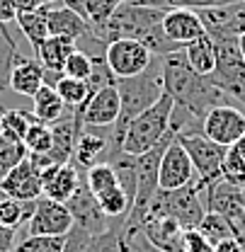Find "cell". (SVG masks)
Here are the masks:
<instances>
[{
    "instance_id": "7dc6e473",
    "label": "cell",
    "mask_w": 245,
    "mask_h": 252,
    "mask_svg": "<svg viewBox=\"0 0 245 252\" xmlns=\"http://www.w3.org/2000/svg\"><path fill=\"white\" fill-rule=\"evenodd\" d=\"M61 0H44V5H59Z\"/></svg>"
},
{
    "instance_id": "44dd1931",
    "label": "cell",
    "mask_w": 245,
    "mask_h": 252,
    "mask_svg": "<svg viewBox=\"0 0 245 252\" xmlns=\"http://www.w3.org/2000/svg\"><path fill=\"white\" fill-rule=\"evenodd\" d=\"M184 56L199 75H211L216 70V44L209 34H202L199 39L189 41L184 46Z\"/></svg>"
},
{
    "instance_id": "ffe728a7",
    "label": "cell",
    "mask_w": 245,
    "mask_h": 252,
    "mask_svg": "<svg viewBox=\"0 0 245 252\" xmlns=\"http://www.w3.org/2000/svg\"><path fill=\"white\" fill-rule=\"evenodd\" d=\"M75 51V41L68 39V36H56V34H49L39 49L34 51L36 61L41 63L46 70H59L63 73V65L68 61V56Z\"/></svg>"
},
{
    "instance_id": "9a60e30c",
    "label": "cell",
    "mask_w": 245,
    "mask_h": 252,
    "mask_svg": "<svg viewBox=\"0 0 245 252\" xmlns=\"http://www.w3.org/2000/svg\"><path fill=\"white\" fill-rule=\"evenodd\" d=\"M0 194H7V196H15L22 201H36L39 196H44L41 172L32 165L30 156L0 180Z\"/></svg>"
},
{
    "instance_id": "836d02e7",
    "label": "cell",
    "mask_w": 245,
    "mask_h": 252,
    "mask_svg": "<svg viewBox=\"0 0 245 252\" xmlns=\"http://www.w3.org/2000/svg\"><path fill=\"white\" fill-rule=\"evenodd\" d=\"M66 238H51V235H27L20 245L10 252H63Z\"/></svg>"
},
{
    "instance_id": "74e56055",
    "label": "cell",
    "mask_w": 245,
    "mask_h": 252,
    "mask_svg": "<svg viewBox=\"0 0 245 252\" xmlns=\"http://www.w3.org/2000/svg\"><path fill=\"white\" fill-rule=\"evenodd\" d=\"M90 70H92L90 56H85V54L78 51V49L68 56V61H66V65H63V75H68V78H78V80H88V78H90Z\"/></svg>"
},
{
    "instance_id": "277c9868",
    "label": "cell",
    "mask_w": 245,
    "mask_h": 252,
    "mask_svg": "<svg viewBox=\"0 0 245 252\" xmlns=\"http://www.w3.org/2000/svg\"><path fill=\"white\" fill-rule=\"evenodd\" d=\"M163 15H165V10H160V7H151V5L124 0L105 25L95 27V32L105 41H114V39H141L151 27L163 22Z\"/></svg>"
},
{
    "instance_id": "ab89813d",
    "label": "cell",
    "mask_w": 245,
    "mask_h": 252,
    "mask_svg": "<svg viewBox=\"0 0 245 252\" xmlns=\"http://www.w3.org/2000/svg\"><path fill=\"white\" fill-rule=\"evenodd\" d=\"M214 252H243V235H231L214 245Z\"/></svg>"
},
{
    "instance_id": "cb8c5ba5",
    "label": "cell",
    "mask_w": 245,
    "mask_h": 252,
    "mask_svg": "<svg viewBox=\"0 0 245 252\" xmlns=\"http://www.w3.org/2000/svg\"><path fill=\"white\" fill-rule=\"evenodd\" d=\"M36 201H22L7 194H0V223L17 230L22 223H30Z\"/></svg>"
},
{
    "instance_id": "6da1fadb",
    "label": "cell",
    "mask_w": 245,
    "mask_h": 252,
    "mask_svg": "<svg viewBox=\"0 0 245 252\" xmlns=\"http://www.w3.org/2000/svg\"><path fill=\"white\" fill-rule=\"evenodd\" d=\"M160 80H163V93L170 94L177 107H184L197 119H204V114L216 104H228L226 94L211 83V78L199 75L189 65L184 49L163 56Z\"/></svg>"
},
{
    "instance_id": "d6986e66",
    "label": "cell",
    "mask_w": 245,
    "mask_h": 252,
    "mask_svg": "<svg viewBox=\"0 0 245 252\" xmlns=\"http://www.w3.org/2000/svg\"><path fill=\"white\" fill-rule=\"evenodd\" d=\"M46 20H49V34L68 36V39H73V41H78V39L92 27L85 17H80L78 12H73V10L66 7V5H49Z\"/></svg>"
},
{
    "instance_id": "603a6c76",
    "label": "cell",
    "mask_w": 245,
    "mask_h": 252,
    "mask_svg": "<svg viewBox=\"0 0 245 252\" xmlns=\"http://www.w3.org/2000/svg\"><path fill=\"white\" fill-rule=\"evenodd\" d=\"M46 10H49V5H44V7H39V10H34V12H20L17 15V27L20 32L25 34V39L32 44V49L36 51L39 49V44L49 36V20H46Z\"/></svg>"
},
{
    "instance_id": "f35d334b",
    "label": "cell",
    "mask_w": 245,
    "mask_h": 252,
    "mask_svg": "<svg viewBox=\"0 0 245 252\" xmlns=\"http://www.w3.org/2000/svg\"><path fill=\"white\" fill-rule=\"evenodd\" d=\"M184 252H214V243H209L197 228L184 230Z\"/></svg>"
},
{
    "instance_id": "f546056e",
    "label": "cell",
    "mask_w": 245,
    "mask_h": 252,
    "mask_svg": "<svg viewBox=\"0 0 245 252\" xmlns=\"http://www.w3.org/2000/svg\"><path fill=\"white\" fill-rule=\"evenodd\" d=\"M59 97L63 99V104L68 109H78L85 99H88V85L85 80H78V78H68V75H61V80L56 83L54 88Z\"/></svg>"
},
{
    "instance_id": "4316f807",
    "label": "cell",
    "mask_w": 245,
    "mask_h": 252,
    "mask_svg": "<svg viewBox=\"0 0 245 252\" xmlns=\"http://www.w3.org/2000/svg\"><path fill=\"white\" fill-rule=\"evenodd\" d=\"M34 122H36V117H34V112H30V109H5V112L0 114L2 133L10 136V138H17V141L25 138L27 128H30Z\"/></svg>"
},
{
    "instance_id": "d6a6232c",
    "label": "cell",
    "mask_w": 245,
    "mask_h": 252,
    "mask_svg": "<svg viewBox=\"0 0 245 252\" xmlns=\"http://www.w3.org/2000/svg\"><path fill=\"white\" fill-rule=\"evenodd\" d=\"M22 143L27 146L30 153H49V151H51V143H54V138H51V126L41 124V122L36 119V122L27 128Z\"/></svg>"
},
{
    "instance_id": "bcb514c9",
    "label": "cell",
    "mask_w": 245,
    "mask_h": 252,
    "mask_svg": "<svg viewBox=\"0 0 245 252\" xmlns=\"http://www.w3.org/2000/svg\"><path fill=\"white\" fill-rule=\"evenodd\" d=\"M238 46H241V54H243V59H245V32L238 36Z\"/></svg>"
},
{
    "instance_id": "f1b7e54d",
    "label": "cell",
    "mask_w": 245,
    "mask_h": 252,
    "mask_svg": "<svg viewBox=\"0 0 245 252\" xmlns=\"http://www.w3.org/2000/svg\"><path fill=\"white\" fill-rule=\"evenodd\" d=\"M27 156H30V151H27V146H25L22 141L0 133V180H2L10 170H15Z\"/></svg>"
},
{
    "instance_id": "7c38bea8",
    "label": "cell",
    "mask_w": 245,
    "mask_h": 252,
    "mask_svg": "<svg viewBox=\"0 0 245 252\" xmlns=\"http://www.w3.org/2000/svg\"><path fill=\"white\" fill-rule=\"evenodd\" d=\"M165 199H168V216L177 220L182 225V230L199 228L207 209L202 204V194L194 182L180 189H173V191H165Z\"/></svg>"
},
{
    "instance_id": "f5cc1de1",
    "label": "cell",
    "mask_w": 245,
    "mask_h": 252,
    "mask_svg": "<svg viewBox=\"0 0 245 252\" xmlns=\"http://www.w3.org/2000/svg\"><path fill=\"white\" fill-rule=\"evenodd\" d=\"M0 133H2V126H0Z\"/></svg>"
},
{
    "instance_id": "7bdbcfd3",
    "label": "cell",
    "mask_w": 245,
    "mask_h": 252,
    "mask_svg": "<svg viewBox=\"0 0 245 252\" xmlns=\"http://www.w3.org/2000/svg\"><path fill=\"white\" fill-rule=\"evenodd\" d=\"M15 7H17V15L20 12H34L39 7H44V0H12Z\"/></svg>"
},
{
    "instance_id": "5bb4252c",
    "label": "cell",
    "mask_w": 245,
    "mask_h": 252,
    "mask_svg": "<svg viewBox=\"0 0 245 252\" xmlns=\"http://www.w3.org/2000/svg\"><path fill=\"white\" fill-rule=\"evenodd\" d=\"M107 126H83L78 138H75V151H73V165L80 170H88L97 162H105L109 153V141L112 131H105Z\"/></svg>"
},
{
    "instance_id": "3957f363",
    "label": "cell",
    "mask_w": 245,
    "mask_h": 252,
    "mask_svg": "<svg viewBox=\"0 0 245 252\" xmlns=\"http://www.w3.org/2000/svg\"><path fill=\"white\" fill-rule=\"evenodd\" d=\"M175 99L170 94H160V99L143 109L139 117H134L122 138V153L126 156H143L146 151L155 148L170 131V119H173Z\"/></svg>"
},
{
    "instance_id": "60d3db41",
    "label": "cell",
    "mask_w": 245,
    "mask_h": 252,
    "mask_svg": "<svg viewBox=\"0 0 245 252\" xmlns=\"http://www.w3.org/2000/svg\"><path fill=\"white\" fill-rule=\"evenodd\" d=\"M17 20V7L12 0H0V25H12Z\"/></svg>"
},
{
    "instance_id": "d590c367",
    "label": "cell",
    "mask_w": 245,
    "mask_h": 252,
    "mask_svg": "<svg viewBox=\"0 0 245 252\" xmlns=\"http://www.w3.org/2000/svg\"><path fill=\"white\" fill-rule=\"evenodd\" d=\"M83 2H85L88 22L92 27H100V25H105L112 17V12L122 5L124 0H83Z\"/></svg>"
},
{
    "instance_id": "816d5d0a",
    "label": "cell",
    "mask_w": 245,
    "mask_h": 252,
    "mask_svg": "<svg viewBox=\"0 0 245 252\" xmlns=\"http://www.w3.org/2000/svg\"><path fill=\"white\" fill-rule=\"evenodd\" d=\"M243 252H245V238H243Z\"/></svg>"
},
{
    "instance_id": "2e32d148",
    "label": "cell",
    "mask_w": 245,
    "mask_h": 252,
    "mask_svg": "<svg viewBox=\"0 0 245 252\" xmlns=\"http://www.w3.org/2000/svg\"><path fill=\"white\" fill-rule=\"evenodd\" d=\"M85 175V170H80L78 165L73 162H63V165H51L41 172V191L44 196L54 199V201H61L66 204L75 189L80 185V177Z\"/></svg>"
},
{
    "instance_id": "9c48e42d",
    "label": "cell",
    "mask_w": 245,
    "mask_h": 252,
    "mask_svg": "<svg viewBox=\"0 0 245 252\" xmlns=\"http://www.w3.org/2000/svg\"><path fill=\"white\" fill-rule=\"evenodd\" d=\"M197 180V172H194V165L187 156L184 146L177 141V136L170 141V146L165 148V153L160 158V170H158V187L165 189V191H173V189H180L189 182Z\"/></svg>"
},
{
    "instance_id": "30bf717a",
    "label": "cell",
    "mask_w": 245,
    "mask_h": 252,
    "mask_svg": "<svg viewBox=\"0 0 245 252\" xmlns=\"http://www.w3.org/2000/svg\"><path fill=\"white\" fill-rule=\"evenodd\" d=\"M66 206H68V211H70V216H73V223L80 225L83 230H88L90 235H97V233H102V230L107 228V220L109 219H107V214L102 211L97 196H95L90 191V187H88L85 175L80 177V185L75 189V194L66 201Z\"/></svg>"
},
{
    "instance_id": "f6af8a7d",
    "label": "cell",
    "mask_w": 245,
    "mask_h": 252,
    "mask_svg": "<svg viewBox=\"0 0 245 252\" xmlns=\"http://www.w3.org/2000/svg\"><path fill=\"white\" fill-rule=\"evenodd\" d=\"M231 148H236V153L243 158V162H245V136H243V138H238V141H236Z\"/></svg>"
},
{
    "instance_id": "681fc988",
    "label": "cell",
    "mask_w": 245,
    "mask_h": 252,
    "mask_svg": "<svg viewBox=\"0 0 245 252\" xmlns=\"http://www.w3.org/2000/svg\"><path fill=\"white\" fill-rule=\"evenodd\" d=\"M2 112H5V107H2V104H0V114H2Z\"/></svg>"
},
{
    "instance_id": "ba28073f",
    "label": "cell",
    "mask_w": 245,
    "mask_h": 252,
    "mask_svg": "<svg viewBox=\"0 0 245 252\" xmlns=\"http://www.w3.org/2000/svg\"><path fill=\"white\" fill-rule=\"evenodd\" d=\"M73 228V216L68 206L61 201H54L49 196H39L34 214L30 219V233L27 235H51V238H66Z\"/></svg>"
},
{
    "instance_id": "4dcf8cb0",
    "label": "cell",
    "mask_w": 245,
    "mask_h": 252,
    "mask_svg": "<svg viewBox=\"0 0 245 252\" xmlns=\"http://www.w3.org/2000/svg\"><path fill=\"white\" fill-rule=\"evenodd\" d=\"M209 243H221V240H226V238H231V235H236L233 233V225L228 223V219H223L221 214H214V211H207L204 214V219L199 223V228H197Z\"/></svg>"
},
{
    "instance_id": "7a4b0ae2",
    "label": "cell",
    "mask_w": 245,
    "mask_h": 252,
    "mask_svg": "<svg viewBox=\"0 0 245 252\" xmlns=\"http://www.w3.org/2000/svg\"><path fill=\"white\" fill-rule=\"evenodd\" d=\"M160 63H163V56H153L143 73H139L134 78H117V90H119L122 107H119L117 122L112 124V141H109V153H107L105 162H109L112 158L122 153V138L129 122L160 99V94H163Z\"/></svg>"
},
{
    "instance_id": "5b68a950",
    "label": "cell",
    "mask_w": 245,
    "mask_h": 252,
    "mask_svg": "<svg viewBox=\"0 0 245 252\" xmlns=\"http://www.w3.org/2000/svg\"><path fill=\"white\" fill-rule=\"evenodd\" d=\"M177 141L184 146L187 156H189L192 165H194V172H197L194 185L199 189V194H204V189L209 185H214L216 180H221V165H223V158H226L228 148L214 143L202 131L177 133Z\"/></svg>"
},
{
    "instance_id": "c3c4849f",
    "label": "cell",
    "mask_w": 245,
    "mask_h": 252,
    "mask_svg": "<svg viewBox=\"0 0 245 252\" xmlns=\"http://www.w3.org/2000/svg\"><path fill=\"white\" fill-rule=\"evenodd\" d=\"M243 209H245V189H243Z\"/></svg>"
},
{
    "instance_id": "ee69618b",
    "label": "cell",
    "mask_w": 245,
    "mask_h": 252,
    "mask_svg": "<svg viewBox=\"0 0 245 252\" xmlns=\"http://www.w3.org/2000/svg\"><path fill=\"white\" fill-rule=\"evenodd\" d=\"M61 5L70 7L73 12H78L80 17H85V20H88V15H85V2H83V0H61Z\"/></svg>"
},
{
    "instance_id": "f907efd6",
    "label": "cell",
    "mask_w": 245,
    "mask_h": 252,
    "mask_svg": "<svg viewBox=\"0 0 245 252\" xmlns=\"http://www.w3.org/2000/svg\"><path fill=\"white\" fill-rule=\"evenodd\" d=\"M129 2H141V0H129Z\"/></svg>"
},
{
    "instance_id": "7402d4cb",
    "label": "cell",
    "mask_w": 245,
    "mask_h": 252,
    "mask_svg": "<svg viewBox=\"0 0 245 252\" xmlns=\"http://www.w3.org/2000/svg\"><path fill=\"white\" fill-rule=\"evenodd\" d=\"M32 102H34V117L41 122V124H54V122H59L63 117V112L68 109L66 104H63V99L59 97V93L51 88V85H41L36 94L32 97Z\"/></svg>"
},
{
    "instance_id": "8992f818",
    "label": "cell",
    "mask_w": 245,
    "mask_h": 252,
    "mask_svg": "<svg viewBox=\"0 0 245 252\" xmlns=\"http://www.w3.org/2000/svg\"><path fill=\"white\" fill-rule=\"evenodd\" d=\"M202 133L218 146L231 148L245 136V112L236 104H216L202 119Z\"/></svg>"
},
{
    "instance_id": "484cf974",
    "label": "cell",
    "mask_w": 245,
    "mask_h": 252,
    "mask_svg": "<svg viewBox=\"0 0 245 252\" xmlns=\"http://www.w3.org/2000/svg\"><path fill=\"white\" fill-rule=\"evenodd\" d=\"M17 54V41L12 39L7 25H0V97L10 90V73Z\"/></svg>"
},
{
    "instance_id": "83f0119b",
    "label": "cell",
    "mask_w": 245,
    "mask_h": 252,
    "mask_svg": "<svg viewBox=\"0 0 245 252\" xmlns=\"http://www.w3.org/2000/svg\"><path fill=\"white\" fill-rule=\"evenodd\" d=\"M85 182L95 196L109 191V189L119 187V180H117V172L112 167V162H97L85 170Z\"/></svg>"
},
{
    "instance_id": "b9f144b4",
    "label": "cell",
    "mask_w": 245,
    "mask_h": 252,
    "mask_svg": "<svg viewBox=\"0 0 245 252\" xmlns=\"http://www.w3.org/2000/svg\"><path fill=\"white\" fill-rule=\"evenodd\" d=\"M15 248V230L0 223V252H10Z\"/></svg>"
},
{
    "instance_id": "52a82bcc",
    "label": "cell",
    "mask_w": 245,
    "mask_h": 252,
    "mask_svg": "<svg viewBox=\"0 0 245 252\" xmlns=\"http://www.w3.org/2000/svg\"><path fill=\"white\" fill-rule=\"evenodd\" d=\"M105 59L114 78H134L148 68L153 56L139 39H114L107 44Z\"/></svg>"
},
{
    "instance_id": "8d00e7d4",
    "label": "cell",
    "mask_w": 245,
    "mask_h": 252,
    "mask_svg": "<svg viewBox=\"0 0 245 252\" xmlns=\"http://www.w3.org/2000/svg\"><path fill=\"white\" fill-rule=\"evenodd\" d=\"M238 0H141V5H151L160 10H173V7H189V10H204V7H221L231 5Z\"/></svg>"
},
{
    "instance_id": "ac0fdd59",
    "label": "cell",
    "mask_w": 245,
    "mask_h": 252,
    "mask_svg": "<svg viewBox=\"0 0 245 252\" xmlns=\"http://www.w3.org/2000/svg\"><path fill=\"white\" fill-rule=\"evenodd\" d=\"M41 85H44V65L36 59H27L17 54L12 61V73H10V90L22 97H34Z\"/></svg>"
},
{
    "instance_id": "1f68e13d",
    "label": "cell",
    "mask_w": 245,
    "mask_h": 252,
    "mask_svg": "<svg viewBox=\"0 0 245 252\" xmlns=\"http://www.w3.org/2000/svg\"><path fill=\"white\" fill-rule=\"evenodd\" d=\"M97 201H100L102 211L107 214V219H126V214L131 209V199L122 187H114L105 194H100Z\"/></svg>"
},
{
    "instance_id": "e0dca14e",
    "label": "cell",
    "mask_w": 245,
    "mask_h": 252,
    "mask_svg": "<svg viewBox=\"0 0 245 252\" xmlns=\"http://www.w3.org/2000/svg\"><path fill=\"white\" fill-rule=\"evenodd\" d=\"M163 30H165V34H168L175 44H180V46H187L189 41H194V39H199L202 34H207L199 12H197V10H189V7L165 10V15H163Z\"/></svg>"
},
{
    "instance_id": "8fae6325",
    "label": "cell",
    "mask_w": 245,
    "mask_h": 252,
    "mask_svg": "<svg viewBox=\"0 0 245 252\" xmlns=\"http://www.w3.org/2000/svg\"><path fill=\"white\" fill-rule=\"evenodd\" d=\"M204 30L211 39H226V36H241L245 32V0L221 5V7H204L197 10Z\"/></svg>"
},
{
    "instance_id": "d4e9b609",
    "label": "cell",
    "mask_w": 245,
    "mask_h": 252,
    "mask_svg": "<svg viewBox=\"0 0 245 252\" xmlns=\"http://www.w3.org/2000/svg\"><path fill=\"white\" fill-rule=\"evenodd\" d=\"M112 220H114L112 225H107L102 233L92 235L83 252H129L122 238L124 219H112Z\"/></svg>"
},
{
    "instance_id": "e575fe53",
    "label": "cell",
    "mask_w": 245,
    "mask_h": 252,
    "mask_svg": "<svg viewBox=\"0 0 245 252\" xmlns=\"http://www.w3.org/2000/svg\"><path fill=\"white\" fill-rule=\"evenodd\" d=\"M221 177L236 187H245V162L243 158L236 153V148H228L223 165H221Z\"/></svg>"
},
{
    "instance_id": "4fadbf2b",
    "label": "cell",
    "mask_w": 245,
    "mask_h": 252,
    "mask_svg": "<svg viewBox=\"0 0 245 252\" xmlns=\"http://www.w3.org/2000/svg\"><path fill=\"white\" fill-rule=\"evenodd\" d=\"M119 107L122 102H119V90L114 83L88 94V99L78 107V114L83 126H112L119 117Z\"/></svg>"
}]
</instances>
